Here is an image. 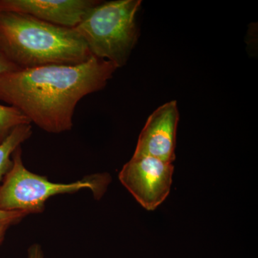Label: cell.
Here are the masks:
<instances>
[{"instance_id": "cell-5", "label": "cell", "mask_w": 258, "mask_h": 258, "mask_svg": "<svg viewBox=\"0 0 258 258\" xmlns=\"http://www.w3.org/2000/svg\"><path fill=\"white\" fill-rule=\"evenodd\" d=\"M174 166L151 157L133 156L118 174L120 183L144 209L155 210L170 192Z\"/></svg>"}, {"instance_id": "cell-7", "label": "cell", "mask_w": 258, "mask_h": 258, "mask_svg": "<svg viewBox=\"0 0 258 258\" xmlns=\"http://www.w3.org/2000/svg\"><path fill=\"white\" fill-rule=\"evenodd\" d=\"M96 0H0V13H22L64 28H75Z\"/></svg>"}, {"instance_id": "cell-11", "label": "cell", "mask_w": 258, "mask_h": 258, "mask_svg": "<svg viewBox=\"0 0 258 258\" xmlns=\"http://www.w3.org/2000/svg\"><path fill=\"white\" fill-rule=\"evenodd\" d=\"M19 69H20L17 67V66L10 60L9 57L6 55L4 51L0 47V76L8 74V73L18 71Z\"/></svg>"}, {"instance_id": "cell-1", "label": "cell", "mask_w": 258, "mask_h": 258, "mask_svg": "<svg viewBox=\"0 0 258 258\" xmlns=\"http://www.w3.org/2000/svg\"><path fill=\"white\" fill-rule=\"evenodd\" d=\"M117 69L93 55L82 63L19 69L0 76V101L45 132L62 133L72 129L78 103L105 88Z\"/></svg>"}, {"instance_id": "cell-3", "label": "cell", "mask_w": 258, "mask_h": 258, "mask_svg": "<svg viewBox=\"0 0 258 258\" xmlns=\"http://www.w3.org/2000/svg\"><path fill=\"white\" fill-rule=\"evenodd\" d=\"M141 5L140 0L100 1L74 29L91 55L123 67L138 40L136 16Z\"/></svg>"}, {"instance_id": "cell-8", "label": "cell", "mask_w": 258, "mask_h": 258, "mask_svg": "<svg viewBox=\"0 0 258 258\" xmlns=\"http://www.w3.org/2000/svg\"><path fill=\"white\" fill-rule=\"evenodd\" d=\"M32 134L31 124L18 125L0 142V184L13 165V153L31 137Z\"/></svg>"}, {"instance_id": "cell-4", "label": "cell", "mask_w": 258, "mask_h": 258, "mask_svg": "<svg viewBox=\"0 0 258 258\" xmlns=\"http://www.w3.org/2000/svg\"><path fill=\"white\" fill-rule=\"evenodd\" d=\"M12 159L13 165L0 184V210L5 211L41 213L51 197L86 189H91L95 198L99 199L111 180L109 175L96 174L69 184L54 183L24 166L21 147L15 151Z\"/></svg>"}, {"instance_id": "cell-6", "label": "cell", "mask_w": 258, "mask_h": 258, "mask_svg": "<svg viewBox=\"0 0 258 258\" xmlns=\"http://www.w3.org/2000/svg\"><path fill=\"white\" fill-rule=\"evenodd\" d=\"M179 120L176 101L167 102L149 115L133 156L151 157L172 164L176 159V131Z\"/></svg>"}, {"instance_id": "cell-9", "label": "cell", "mask_w": 258, "mask_h": 258, "mask_svg": "<svg viewBox=\"0 0 258 258\" xmlns=\"http://www.w3.org/2000/svg\"><path fill=\"white\" fill-rule=\"evenodd\" d=\"M24 124L31 123L18 109L0 105V142L8 137L13 129Z\"/></svg>"}, {"instance_id": "cell-10", "label": "cell", "mask_w": 258, "mask_h": 258, "mask_svg": "<svg viewBox=\"0 0 258 258\" xmlns=\"http://www.w3.org/2000/svg\"><path fill=\"white\" fill-rule=\"evenodd\" d=\"M28 213L21 211H5L0 210V225H13L18 223L26 216Z\"/></svg>"}, {"instance_id": "cell-12", "label": "cell", "mask_w": 258, "mask_h": 258, "mask_svg": "<svg viewBox=\"0 0 258 258\" xmlns=\"http://www.w3.org/2000/svg\"><path fill=\"white\" fill-rule=\"evenodd\" d=\"M28 258H44L43 251L39 244H33L29 247Z\"/></svg>"}, {"instance_id": "cell-13", "label": "cell", "mask_w": 258, "mask_h": 258, "mask_svg": "<svg viewBox=\"0 0 258 258\" xmlns=\"http://www.w3.org/2000/svg\"><path fill=\"white\" fill-rule=\"evenodd\" d=\"M11 227L10 225H0V246L3 244V241L5 240V235H6L7 231Z\"/></svg>"}, {"instance_id": "cell-2", "label": "cell", "mask_w": 258, "mask_h": 258, "mask_svg": "<svg viewBox=\"0 0 258 258\" xmlns=\"http://www.w3.org/2000/svg\"><path fill=\"white\" fill-rule=\"evenodd\" d=\"M0 47L20 69L82 63L92 56L74 28L9 12L0 13Z\"/></svg>"}]
</instances>
